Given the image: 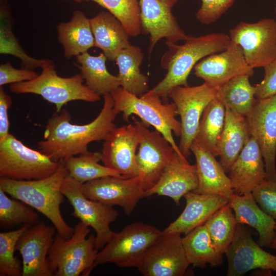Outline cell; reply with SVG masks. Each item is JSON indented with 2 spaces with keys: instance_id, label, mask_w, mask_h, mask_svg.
Wrapping results in <instances>:
<instances>
[{
  "instance_id": "cell-1",
  "label": "cell",
  "mask_w": 276,
  "mask_h": 276,
  "mask_svg": "<svg viewBox=\"0 0 276 276\" xmlns=\"http://www.w3.org/2000/svg\"><path fill=\"white\" fill-rule=\"evenodd\" d=\"M118 114L110 94L104 96L99 114L86 124L71 123L70 112L63 108L48 119L43 140L38 142V148L56 162H65L76 155L87 153L90 143L104 141L116 127L114 121Z\"/></svg>"
},
{
  "instance_id": "cell-2",
  "label": "cell",
  "mask_w": 276,
  "mask_h": 276,
  "mask_svg": "<svg viewBox=\"0 0 276 276\" xmlns=\"http://www.w3.org/2000/svg\"><path fill=\"white\" fill-rule=\"evenodd\" d=\"M231 42L227 34L213 33L199 36L188 34L181 45L166 43L168 50L162 56L160 64L167 73L146 94L166 98L173 87L188 86V78L195 65L206 56L225 50Z\"/></svg>"
},
{
  "instance_id": "cell-3",
  "label": "cell",
  "mask_w": 276,
  "mask_h": 276,
  "mask_svg": "<svg viewBox=\"0 0 276 276\" xmlns=\"http://www.w3.org/2000/svg\"><path fill=\"white\" fill-rule=\"evenodd\" d=\"M67 175L64 162L61 161L57 170L45 178L17 180L1 177L0 189L42 214L60 235L68 239L73 235L74 228L65 221L60 211L64 196L61 187Z\"/></svg>"
},
{
  "instance_id": "cell-4",
  "label": "cell",
  "mask_w": 276,
  "mask_h": 276,
  "mask_svg": "<svg viewBox=\"0 0 276 276\" xmlns=\"http://www.w3.org/2000/svg\"><path fill=\"white\" fill-rule=\"evenodd\" d=\"M114 102V108L127 122L131 114L139 117L147 126H152L166 138L175 151L183 156L176 144L173 133L181 134V123L176 117L178 115L176 106L173 102L163 103L161 98L145 94L138 97L119 87L111 94Z\"/></svg>"
},
{
  "instance_id": "cell-5",
  "label": "cell",
  "mask_w": 276,
  "mask_h": 276,
  "mask_svg": "<svg viewBox=\"0 0 276 276\" xmlns=\"http://www.w3.org/2000/svg\"><path fill=\"white\" fill-rule=\"evenodd\" d=\"M89 227L80 221L68 239L56 233L47 257L53 275H89L99 251L96 248V236L89 235Z\"/></svg>"
},
{
  "instance_id": "cell-6",
  "label": "cell",
  "mask_w": 276,
  "mask_h": 276,
  "mask_svg": "<svg viewBox=\"0 0 276 276\" xmlns=\"http://www.w3.org/2000/svg\"><path fill=\"white\" fill-rule=\"evenodd\" d=\"M41 68V73L34 79L11 84L9 86L11 91L40 95L55 105L57 112L71 101L95 102L100 100V96L83 84L84 79L80 74L70 77H62L57 74L53 62Z\"/></svg>"
},
{
  "instance_id": "cell-7",
  "label": "cell",
  "mask_w": 276,
  "mask_h": 276,
  "mask_svg": "<svg viewBox=\"0 0 276 276\" xmlns=\"http://www.w3.org/2000/svg\"><path fill=\"white\" fill-rule=\"evenodd\" d=\"M155 226L136 222L113 232L104 247L99 250L94 268L106 263L120 267H137L149 248L162 235Z\"/></svg>"
},
{
  "instance_id": "cell-8",
  "label": "cell",
  "mask_w": 276,
  "mask_h": 276,
  "mask_svg": "<svg viewBox=\"0 0 276 276\" xmlns=\"http://www.w3.org/2000/svg\"><path fill=\"white\" fill-rule=\"evenodd\" d=\"M56 162L40 151L29 148L9 133L0 141V176L17 180H38L53 174Z\"/></svg>"
},
{
  "instance_id": "cell-9",
  "label": "cell",
  "mask_w": 276,
  "mask_h": 276,
  "mask_svg": "<svg viewBox=\"0 0 276 276\" xmlns=\"http://www.w3.org/2000/svg\"><path fill=\"white\" fill-rule=\"evenodd\" d=\"M217 89L204 82L195 86H178L168 92L180 117V151L187 158L190 155L191 145L196 136L203 112L215 98Z\"/></svg>"
},
{
  "instance_id": "cell-10",
  "label": "cell",
  "mask_w": 276,
  "mask_h": 276,
  "mask_svg": "<svg viewBox=\"0 0 276 276\" xmlns=\"http://www.w3.org/2000/svg\"><path fill=\"white\" fill-rule=\"evenodd\" d=\"M82 184L67 175L62 183V193L73 208L72 215L95 231L96 248L99 251L113 233L110 224L116 220L118 212L113 206L86 197L82 193Z\"/></svg>"
},
{
  "instance_id": "cell-11",
  "label": "cell",
  "mask_w": 276,
  "mask_h": 276,
  "mask_svg": "<svg viewBox=\"0 0 276 276\" xmlns=\"http://www.w3.org/2000/svg\"><path fill=\"white\" fill-rule=\"evenodd\" d=\"M231 42L242 49L252 68L264 67L276 58V20L264 18L256 22L241 21L229 31Z\"/></svg>"
},
{
  "instance_id": "cell-12",
  "label": "cell",
  "mask_w": 276,
  "mask_h": 276,
  "mask_svg": "<svg viewBox=\"0 0 276 276\" xmlns=\"http://www.w3.org/2000/svg\"><path fill=\"white\" fill-rule=\"evenodd\" d=\"M132 120L140 134L136 162L146 191L158 181L175 151L159 131H150L148 126L134 117Z\"/></svg>"
},
{
  "instance_id": "cell-13",
  "label": "cell",
  "mask_w": 276,
  "mask_h": 276,
  "mask_svg": "<svg viewBox=\"0 0 276 276\" xmlns=\"http://www.w3.org/2000/svg\"><path fill=\"white\" fill-rule=\"evenodd\" d=\"M190 265L181 234L171 233L162 234L137 268L144 276H183Z\"/></svg>"
},
{
  "instance_id": "cell-14",
  "label": "cell",
  "mask_w": 276,
  "mask_h": 276,
  "mask_svg": "<svg viewBox=\"0 0 276 276\" xmlns=\"http://www.w3.org/2000/svg\"><path fill=\"white\" fill-rule=\"evenodd\" d=\"M82 191L87 198L109 206H119L129 215L145 191L142 177L125 178L105 176L82 184Z\"/></svg>"
},
{
  "instance_id": "cell-15",
  "label": "cell",
  "mask_w": 276,
  "mask_h": 276,
  "mask_svg": "<svg viewBox=\"0 0 276 276\" xmlns=\"http://www.w3.org/2000/svg\"><path fill=\"white\" fill-rule=\"evenodd\" d=\"M178 0H139L142 32L149 35V54L162 39L166 43L185 41L187 37L172 9Z\"/></svg>"
},
{
  "instance_id": "cell-16",
  "label": "cell",
  "mask_w": 276,
  "mask_h": 276,
  "mask_svg": "<svg viewBox=\"0 0 276 276\" xmlns=\"http://www.w3.org/2000/svg\"><path fill=\"white\" fill-rule=\"evenodd\" d=\"M247 120L250 135L263 155L266 179L276 180V94L256 99Z\"/></svg>"
},
{
  "instance_id": "cell-17",
  "label": "cell",
  "mask_w": 276,
  "mask_h": 276,
  "mask_svg": "<svg viewBox=\"0 0 276 276\" xmlns=\"http://www.w3.org/2000/svg\"><path fill=\"white\" fill-rule=\"evenodd\" d=\"M227 276H240L258 269L276 272V256L262 248L242 224H237L233 240L225 253Z\"/></svg>"
},
{
  "instance_id": "cell-18",
  "label": "cell",
  "mask_w": 276,
  "mask_h": 276,
  "mask_svg": "<svg viewBox=\"0 0 276 276\" xmlns=\"http://www.w3.org/2000/svg\"><path fill=\"white\" fill-rule=\"evenodd\" d=\"M140 142V134L134 124L116 127L104 141L101 161L125 178L138 176L136 151Z\"/></svg>"
},
{
  "instance_id": "cell-19",
  "label": "cell",
  "mask_w": 276,
  "mask_h": 276,
  "mask_svg": "<svg viewBox=\"0 0 276 276\" xmlns=\"http://www.w3.org/2000/svg\"><path fill=\"white\" fill-rule=\"evenodd\" d=\"M56 228L39 221L20 236L16 250L22 258V276H53L47 257L56 234Z\"/></svg>"
},
{
  "instance_id": "cell-20",
  "label": "cell",
  "mask_w": 276,
  "mask_h": 276,
  "mask_svg": "<svg viewBox=\"0 0 276 276\" xmlns=\"http://www.w3.org/2000/svg\"><path fill=\"white\" fill-rule=\"evenodd\" d=\"M194 70L196 77L217 89L236 76L247 74L251 77L254 74L241 47L232 42L225 50L203 58Z\"/></svg>"
},
{
  "instance_id": "cell-21",
  "label": "cell",
  "mask_w": 276,
  "mask_h": 276,
  "mask_svg": "<svg viewBox=\"0 0 276 276\" xmlns=\"http://www.w3.org/2000/svg\"><path fill=\"white\" fill-rule=\"evenodd\" d=\"M198 186L196 165H192L184 156L175 152L156 183L145 191L144 197L157 195L171 198L176 205L181 198Z\"/></svg>"
},
{
  "instance_id": "cell-22",
  "label": "cell",
  "mask_w": 276,
  "mask_h": 276,
  "mask_svg": "<svg viewBox=\"0 0 276 276\" xmlns=\"http://www.w3.org/2000/svg\"><path fill=\"white\" fill-rule=\"evenodd\" d=\"M234 192L250 194L266 179L262 152L256 140L250 136L228 171Z\"/></svg>"
},
{
  "instance_id": "cell-23",
  "label": "cell",
  "mask_w": 276,
  "mask_h": 276,
  "mask_svg": "<svg viewBox=\"0 0 276 276\" xmlns=\"http://www.w3.org/2000/svg\"><path fill=\"white\" fill-rule=\"evenodd\" d=\"M186 206L180 215L163 231L162 234H188L203 225L218 209L227 203L228 199L218 195L202 194L195 192L186 194Z\"/></svg>"
},
{
  "instance_id": "cell-24",
  "label": "cell",
  "mask_w": 276,
  "mask_h": 276,
  "mask_svg": "<svg viewBox=\"0 0 276 276\" xmlns=\"http://www.w3.org/2000/svg\"><path fill=\"white\" fill-rule=\"evenodd\" d=\"M190 150L195 157L198 178V188L193 192L218 195L228 199L234 192L231 179L221 163L195 140Z\"/></svg>"
},
{
  "instance_id": "cell-25",
  "label": "cell",
  "mask_w": 276,
  "mask_h": 276,
  "mask_svg": "<svg viewBox=\"0 0 276 276\" xmlns=\"http://www.w3.org/2000/svg\"><path fill=\"white\" fill-rule=\"evenodd\" d=\"M237 223L247 224L259 234L258 244L269 247L275 236L276 221L259 207L251 193L238 195L233 193L228 198Z\"/></svg>"
},
{
  "instance_id": "cell-26",
  "label": "cell",
  "mask_w": 276,
  "mask_h": 276,
  "mask_svg": "<svg viewBox=\"0 0 276 276\" xmlns=\"http://www.w3.org/2000/svg\"><path fill=\"white\" fill-rule=\"evenodd\" d=\"M89 19L95 47L100 49L108 59L115 60L121 50L131 45L128 33L110 12H100Z\"/></svg>"
},
{
  "instance_id": "cell-27",
  "label": "cell",
  "mask_w": 276,
  "mask_h": 276,
  "mask_svg": "<svg viewBox=\"0 0 276 276\" xmlns=\"http://www.w3.org/2000/svg\"><path fill=\"white\" fill-rule=\"evenodd\" d=\"M250 136L247 118L226 108L225 123L217 145L220 163L226 172Z\"/></svg>"
},
{
  "instance_id": "cell-28",
  "label": "cell",
  "mask_w": 276,
  "mask_h": 276,
  "mask_svg": "<svg viewBox=\"0 0 276 276\" xmlns=\"http://www.w3.org/2000/svg\"><path fill=\"white\" fill-rule=\"evenodd\" d=\"M57 30L66 59L87 52L95 47L90 19L80 10L75 11L68 21L59 23Z\"/></svg>"
},
{
  "instance_id": "cell-29",
  "label": "cell",
  "mask_w": 276,
  "mask_h": 276,
  "mask_svg": "<svg viewBox=\"0 0 276 276\" xmlns=\"http://www.w3.org/2000/svg\"><path fill=\"white\" fill-rule=\"evenodd\" d=\"M80 74L85 85L99 96L111 94L121 86L118 76L111 74L107 70V57L103 53L94 56L87 52L76 56Z\"/></svg>"
},
{
  "instance_id": "cell-30",
  "label": "cell",
  "mask_w": 276,
  "mask_h": 276,
  "mask_svg": "<svg viewBox=\"0 0 276 276\" xmlns=\"http://www.w3.org/2000/svg\"><path fill=\"white\" fill-rule=\"evenodd\" d=\"M143 59L141 49L132 45L121 50L115 59L119 67L117 76L120 87L138 97L148 91V78L141 72L140 68Z\"/></svg>"
},
{
  "instance_id": "cell-31",
  "label": "cell",
  "mask_w": 276,
  "mask_h": 276,
  "mask_svg": "<svg viewBox=\"0 0 276 276\" xmlns=\"http://www.w3.org/2000/svg\"><path fill=\"white\" fill-rule=\"evenodd\" d=\"M247 74L236 76L216 93L215 98L226 108L241 116L247 118L256 101V89L249 82Z\"/></svg>"
},
{
  "instance_id": "cell-32",
  "label": "cell",
  "mask_w": 276,
  "mask_h": 276,
  "mask_svg": "<svg viewBox=\"0 0 276 276\" xmlns=\"http://www.w3.org/2000/svg\"><path fill=\"white\" fill-rule=\"evenodd\" d=\"M182 242L188 260L194 267L203 268L207 264L212 267L222 265L223 254L214 246L204 224L186 234Z\"/></svg>"
},
{
  "instance_id": "cell-33",
  "label": "cell",
  "mask_w": 276,
  "mask_h": 276,
  "mask_svg": "<svg viewBox=\"0 0 276 276\" xmlns=\"http://www.w3.org/2000/svg\"><path fill=\"white\" fill-rule=\"evenodd\" d=\"M13 19L8 0H0V53L19 58L22 68L33 70L51 63L47 59H36L28 55L21 47L13 30Z\"/></svg>"
},
{
  "instance_id": "cell-34",
  "label": "cell",
  "mask_w": 276,
  "mask_h": 276,
  "mask_svg": "<svg viewBox=\"0 0 276 276\" xmlns=\"http://www.w3.org/2000/svg\"><path fill=\"white\" fill-rule=\"evenodd\" d=\"M225 115V107L215 98L213 99L203 112L194 140L215 157L218 156L217 145Z\"/></svg>"
},
{
  "instance_id": "cell-35",
  "label": "cell",
  "mask_w": 276,
  "mask_h": 276,
  "mask_svg": "<svg viewBox=\"0 0 276 276\" xmlns=\"http://www.w3.org/2000/svg\"><path fill=\"white\" fill-rule=\"evenodd\" d=\"M101 159V152L89 151L71 157L64 164L68 175L82 183L105 176L123 177L116 171L99 164Z\"/></svg>"
},
{
  "instance_id": "cell-36",
  "label": "cell",
  "mask_w": 276,
  "mask_h": 276,
  "mask_svg": "<svg viewBox=\"0 0 276 276\" xmlns=\"http://www.w3.org/2000/svg\"><path fill=\"white\" fill-rule=\"evenodd\" d=\"M237 224L228 203L216 211L204 224L214 246L221 254H225L231 244Z\"/></svg>"
},
{
  "instance_id": "cell-37",
  "label": "cell",
  "mask_w": 276,
  "mask_h": 276,
  "mask_svg": "<svg viewBox=\"0 0 276 276\" xmlns=\"http://www.w3.org/2000/svg\"><path fill=\"white\" fill-rule=\"evenodd\" d=\"M74 1L78 3L90 1L105 8L121 22L130 36H137L142 32L140 8L137 0Z\"/></svg>"
},
{
  "instance_id": "cell-38",
  "label": "cell",
  "mask_w": 276,
  "mask_h": 276,
  "mask_svg": "<svg viewBox=\"0 0 276 276\" xmlns=\"http://www.w3.org/2000/svg\"><path fill=\"white\" fill-rule=\"evenodd\" d=\"M17 200L10 198L0 189V225L2 227H12L21 224L32 226L39 222L38 215L33 209Z\"/></svg>"
},
{
  "instance_id": "cell-39",
  "label": "cell",
  "mask_w": 276,
  "mask_h": 276,
  "mask_svg": "<svg viewBox=\"0 0 276 276\" xmlns=\"http://www.w3.org/2000/svg\"><path fill=\"white\" fill-rule=\"evenodd\" d=\"M30 225L0 233V276H22L21 263L14 256L16 245L21 234Z\"/></svg>"
},
{
  "instance_id": "cell-40",
  "label": "cell",
  "mask_w": 276,
  "mask_h": 276,
  "mask_svg": "<svg viewBox=\"0 0 276 276\" xmlns=\"http://www.w3.org/2000/svg\"><path fill=\"white\" fill-rule=\"evenodd\" d=\"M251 194L261 209L276 219V180L265 179Z\"/></svg>"
},
{
  "instance_id": "cell-41",
  "label": "cell",
  "mask_w": 276,
  "mask_h": 276,
  "mask_svg": "<svg viewBox=\"0 0 276 276\" xmlns=\"http://www.w3.org/2000/svg\"><path fill=\"white\" fill-rule=\"evenodd\" d=\"M201 6L196 13V19L204 25L218 20L231 8L235 0H201Z\"/></svg>"
},
{
  "instance_id": "cell-42",
  "label": "cell",
  "mask_w": 276,
  "mask_h": 276,
  "mask_svg": "<svg viewBox=\"0 0 276 276\" xmlns=\"http://www.w3.org/2000/svg\"><path fill=\"white\" fill-rule=\"evenodd\" d=\"M38 76L33 70L14 67L8 62L0 66V86L32 80Z\"/></svg>"
},
{
  "instance_id": "cell-43",
  "label": "cell",
  "mask_w": 276,
  "mask_h": 276,
  "mask_svg": "<svg viewBox=\"0 0 276 276\" xmlns=\"http://www.w3.org/2000/svg\"><path fill=\"white\" fill-rule=\"evenodd\" d=\"M264 68L263 80L254 85L255 97L257 99L267 98L276 94V58Z\"/></svg>"
},
{
  "instance_id": "cell-44",
  "label": "cell",
  "mask_w": 276,
  "mask_h": 276,
  "mask_svg": "<svg viewBox=\"0 0 276 276\" xmlns=\"http://www.w3.org/2000/svg\"><path fill=\"white\" fill-rule=\"evenodd\" d=\"M12 104L10 96L3 87H0V141L4 140L9 134V121L8 111Z\"/></svg>"
},
{
  "instance_id": "cell-45",
  "label": "cell",
  "mask_w": 276,
  "mask_h": 276,
  "mask_svg": "<svg viewBox=\"0 0 276 276\" xmlns=\"http://www.w3.org/2000/svg\"><path fill=\"white\" fill-rule=\"evenodd\" d=\"M269 248L273 249H276V226L275 228V236L274 239L270 246Z\"/></svg>"
},
{
  "instance_id": "cell-46",
  "label": "cell",
  "mask_w": 276,
  "mask_h": 276,
  "mask_svg": "<svg viewBox=\"0 0 276 276\" xmlns=\"http://www.w3.org/2000/svg\"><path fill=\"white\" fill-rule=\"evenodd\" d=\"M274 12H275V16H276V3H275V8H274Z\"/></svg>"
}]
</instances>
